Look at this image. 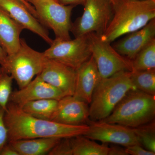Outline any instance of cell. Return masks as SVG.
Masks as SVG:
<instances>
[{
	"label": "cell",
	"instance_id": "cell-23",
	"mask_svg": "<svg viewBox=\"0 0 155 155\" xmlns=\"http://www.w3.org/2000/svg\"><path fill=\"white\" fill-rule=\"evenodd\" d=\"M133 129L140 144L146 149L155 153L154 121Z\"/></svg>",
	"mask_w": 155,
	"mask_h": 155
},
{
	"label": "cell",
	"instance_id": "cell-32",
	"mask_svg": "<svg viewBox=\"0 0 155 155\" xmlns=\"http://www.w3.org/2000/svg\"><path fill=\"white\" fill-rule=\"evenodd\" d=\"M7 56L8 54L7 53L5 52L0 45V65L1 66H3V65L5 64Z\"/></svg>",
	"mask_w": 155,
	"mask_h": 155
},
{
	"label": "cell",
	"instance_id": "cell-33",
	"mask_svg": "<svg viewBox=\"0 0 155 155\" xmlns=\"http://www.w3.org/2000/svg\"><path fill=\"white\" fill-rule=\"evenodd\" d=\"M110 1L112 2V4H113V5H115V4H116V2H117V1L118 0H110Z\"/></svg>",
	"mask_w": 155,
	"mask_h": 155
},
{
	"label": "cell",
	"instance_id": "cell-34",
	"mask_svg": "<svg viewBox=\"0 0 155 155\" xmlns=\"http://www.w3.org/2000/svg\"><path fill=\"white\" fill-rule=\"evenodd\" d=\"M55 1H57V2H58V0H55Z\"/></svg>",
	"mask_w": 155,
	"mask_h": 155
},
{
	"label": "cell",
	"instance_id": "cell-25",
	"mask_svg": "<svg viewBox=\"0 0 155 155\" xmlns=\"http://www.w3.org/2000/svg\"><path fill=\"white\" fill-rule=\"evenodd\" d=\"M48 155H73L70 138L61 139Z\"/></svg>",
	"mask_w": 155,
	"mask_h": 155
},
{
	"label": "cell",
	"instance_id": "cell-3",
	"mask_svg": "<svg viewBox=\"0 0 155 155\" xmlns=\"http://www.w3.org/2000/svg\"><path fill=\"white\" fill-rule=\"evenodd\" d=\"M130 75L131 72L124 71L101 79L94 91L89 107L90 121L105 119L128 91L136 89Z\"/></svg>",
	"mask_w": 155,
	"mask_h": 155
},
{
	"label": "cell",
	"instance_id": "cell-10",
	"mask_svg": "<svg viewBox=\"0 0 155 155\" xmlns=\"http://www.w3.org/2000/svg\"><path fill=\"white\" fill-rule=\"evenodd\" d=\"M89 122V128L84 136L92 140L112 143L125 147L140 144L133 128L103 120Z\"/></svg>",
	"mask_w": 155,
	"mask_h": 155
},
{
	"label": "cell",
	"instance_id": "cell-18",
	"mask_svg": "<svg viewBox=\"0 0 155 155\" xmlns=\"http://www.w3.org/2000/svg\"><path fill=\"white\" fill-rule=\"evenodd\" d=\"M61 139L58 137L37 138L19 140L8 142L19 155L48 154Z\"/></svg>",
	"mask_w": 155,
	"mask_h": 155
},
{
	"label": "cell",
	"instance_id": "cell-26",
	"mask_svg": "<svg viewBox=\"0 0 155 155\" xmlns=\"http://www.w3.org/2000/svg\"><path fill=\"white\" fill-rule=\"evenodd\" d=\"M5 110L0 106V151L8 142V130L4 120Z\"/></svg>",
	"mask_w": 155,
	"mask_h": 155
},
{
	"label": "cell",
	"instance_id": "cell-19",
	"mask_svg": "<svg viewBox=\"0 0 155 155\" xmlns=\"http://www.w3.org/2000/svg\"><path fill=\"white\" fill-rule=\"evenodd\" d=\"M73 155H108L109 147L100 144L84 135L70 138Z\"/></svg>",
	"mask_w": 155,
	"mask_h": 155
},
{
	"label": "cell",
	"instance_id": "cell-13",
	"mask_svg": "<svg viewBox=\"0 0 155 155\" xmlns=\"http://www.w3.org/2000/svg\"><path fill=\"white\" fill-rule=\"evenodd\" d=\"M65 96L61 91L37 75L23 88L12 91L9 102L21 108L28 102L45 99L59 101Z\"/></svg>",
	"mask_w": 155,
	"mask_h": 155
},
{
	"label": "cell",
	"instance_id": "cell-20",
	"mask_svg": "<svg viewBox=\"0 0 155 155\" xmlns=\"http://www.w3.org/2000/svg\"><path fill=\"white\" fill-rule=\"evenodd\" d=\"M57 100L45 99L28 102L21 108L26 114L38 119L51 120L58 106Z\"/></svg>",
	"mask_w": 155,
	"mask_h": 155
},
{
	"label": "cell",
	"instance_id": "cell-28",
	"mask_svg": "<svg viewBox=\"0 0 155 155\" xmlns=\"http://www.w3.org/2000/svg\"><path fill=\"white\" fill-rule=\"evenodd\" d=\"M0 155H19L13 146L8 142L0 151Z\"/></svg>",
	"mask_w": 155,
	"mask_h": 155
},
{
	"label": "cell",
	"instance_id": "cell-22",
	"mask_svg": "<svg viewBox=\"0 0 155 155\" xmlns=\"http://www.w3.org/2000/svg\"><path fill=\"white\" fill-rule=\"evenodd\" d=\"M130 78L137 89L155 96V69L132 71Z\"/></svg>",
	"mask_w": 155,
	"mask_h": 155
},
{
	"label": "cell",
	"instance_id": "cell-31",
	"mask_svg": "<svg viewBox=\"0 0 155 155\" xmlns=\"http://www.w3.org/2000/svg\"><path fill=\"white\" fill-rule=\"evenodd\" d=\"M17 1H18L19 2L21 3L23 6H25V8H26L27 10H28L35 17H36L37 19H38L36 11H35V9L33 6H32L31 4L28 3L26 0H17Z\"/></svg>",
	"mask_w": 155,
	"mask_h": 155
},
{
	"label": "cell",
	"instance_id": "cell-24",
	"mask_svg": "<svg viewBox=\"0 0 155 155\" xmlns=\"http://www.w3.org/2000/svg\"><path fill=\"white\" fill-rule=\"evenodd\" d=\"M14 79L2 67H0V106L6 110L12 92Z\"/></svg>",
	"mask_w": 155,
	"mask_h": 155
},
{
	"label": "cell",
	"instance_id": "cell-17",
	"mask_svg": "<svg viewBox=\"0 0 155 155\" xmlns=\"http://www.w3.org/2000/svg\"><path fill=\"white\" fill-rule=\"evenodd\" d=\"M23 26L0 8V45L7 54L16 52L20 46Z\"/></svg>",
	"mask_w": 155,
	"mask_h": 155
},
{
	"label": "cell",
	"instance_id": "cell-4",
	"mask_svg": "<svg viewBox=\"0 0 155 155\" xmlns=\"http://www.w3.org/2000/svg\"><path fill=\"white\" fill-rule=\"evenodd\" d=\"M155 116V96L136 89L128 91L103 121L135 128L153 122Z\"/></svg>",
	"mask_w": 155,
	"mask_h": 155
},
{
	"label": "cell",
	"instance_id": "cell-29",
	"mask_svg": "<svg viewBox=\"0 0 155 155\" xmlns=\"http://www.w3.org/2000/svg\"><path fill=\"white\" fill-rule=\"evenodd\" d=\"M108 155H128L125 148L118 146L109 147Z\"/></svg>",
	"mask_w": 155,
	"mask_h": 155
},
{
	"label": "cell",
	"instance_id": "cell-12",
	"mask_svg": "<svg viewBox=\"0 0 155 155\" xmlns=\"http://www.w3.org/2000/svg\"><path fill=\"white\" fill-rule=\"evenodd\" d=\"M51 120L65 125H86L90 121L88 104L73 95L65 96L58 101Z\"/></svg>",
	"mask_w": 155,
	"mask_h": 155
},
{
	"label": "cell",
	"instance_id": "cell-21",
	"mask_svg": "<svg viewBox=\"0 0 155 155\" xmlns=\"http://www.w3.org/2000/svg\"><path fill=\"white\" fill-rule=\"evenodd\" d=\"M131 61L132 71L155 69V39L142 49Z\"/></svg>",
	"mask_w": 155,
	"mask_h": 155
},
{
	"label": "cell",
	"instance_id": "cell-6",
	"mask_svg": "<svg viewBox=\"0 0 155 155\" xmlns=\"http://www.w3.org/2000/svg\"><path fill=\"white\" fill-rule=\"evenodd\" d=\"M83 14L72 22L70 32L75 38L94 33L101 36L110 24L114 5L110 0H86Z\"/></svg>",
	"mask_w": 155,
	"mask_h": 155
},
{
	"label": "cell",
	"instance_id": "cell-7",
	"mask_svg": "<svg viewBox=\"0 0 155 155\" xmlns=\"http://www.w3.org/2000/svg\"><path fill=\"white\" fill-rule=\"evenodd\" d=\"M35 9L38 19L53 31L55 38L71 39V15L75 5H63L55 0H26Z\"/></svg>",
	"mask_w": 155,
	"mask_h": 155
},
{
	"label": "cell",
	"instance_id": "cell-11",
	"mask_svg": "<svg viewBox=\"0 0 155 155\" xmlns=\"http://www.w3.org/2000/svg\"><path fill=\"white\" fill-rule=\"evenodd\" d=\"M38 76L46 82L58 89L66 96L73 95L76 70L58 61L46 58Z\"/></svg>",
	"mask_w": 155,
	"mask_h": 155
},
{
	"label": "cell",
	"instance_id": "cell-5",
	"mask_svg": "<svg viewBox=\"0 0 155 155\" xmlns=\"http://www.w3.org/2000/svg\"><path fill=\"white\" fill-rule=\"evenodd\" d=\"M46 60L43 52L33 49L21 38L19 49L8 55L5 64L1 67L11 75L21 89L41 72Z\"/></svg>",
	"mask_w": 155,
	"mask_h": 155
},
{
	"label": "cell",
	"instance_id": "cell-15",
	"mask_svg": "<svg viewBox=\"0 0 155 155\" xmlns=\"http://www.w3.org/2000/svg\"><path fill=\"white\" fill-rule=\"evenodd\" d=\"M113 46L119 54L132 61L142 49L155 39V19L129 34Z\"/></svg>",
	"mask_w": 155,
	"mask_h": 155
},
{
	"label": "cell",
	"instance_id": "cell-2",
	"mask_svg": "<svg viewBox=\"0 0 155 155\" xmlns=\"http://www.w3.org/2000/svg\"><path fill=\"white\" fill-rule=\"evenodd\" d=\"M155 19V0H118L111 22L101 38L112 43Z\"/></svg>",
	"mask_w": 155,
	"mask_h": 155
},
{
	"label": "cell",
	"instance_id": "cell-16",
	"mask_svg": "<svg viewBox=\"0 0 155 155\" xmlns=\"http://www.w3.org/2000/svg\"><path fill=\"white\" fill-rule=\"evenodd\" d=\"M92 56L76 70V80L73 96L90 104L95 88L101 79Z\"/></svg>",
	"mask_w": 155,
	"mask_h": 155
},
{
	"label": "cell",
	"instance_id": "cell-27",
	"mask_svg": "<svg viewBox=\"0 0 155 155\" xmlns=\"http://www.w3.org/2000/svg\"><path fill=\"white\" fill-rule=\"evenodd\" d=\"M128 155H155V153L150 151L143 147L140 144H134L125 147Z\"/></svg>",
	"mask_w": 155,
	"mask_h": 155
},
{
	"label": "cell",
	"instance_id": "cell-14",
	"mask_svg": "<svg viewBox=\"0 0 155 155\" xmlns=\"http://www.w3.org/2000/svg\"><path fill=\"white\" fill-rule=\"evenodd\" d=\"M0 8L24 29L37 35L50 45L52 43L53 40L44 25L18 1L0 0Z\"/></svg>",
	"mask_w": 155,
	"mask_h": 155
},
{
	"label": "cell",
	"instance_id": "cell-9",
	"mask_svg": "<svg viewBox=\"0 0 155 155\" xmlns=\"http://www.w3.org/2000/svg\"><path fill=\"white\" fill-rule=\"evenodd\" d=\"M46 58L76 70L91 56L88 35L67 40L55 38L43 52Z\"/></svg>",
	"mask_w": 155,
	"mask_h": 155
},
{
	"label": "cell",
	"instance_id": "cell-30",
	"mask_svg": "<svg viewBox=\"0 0 155 155\" xmlns=\"http://www.w3.org/2000/svg\"><path fill=\"white\" fill-rule=\"evenodd\" d=\"M58 2L60 4L63 5H84L86 0H58Z\"/></svg>",
	"mask_w": 155,
	"mask_h": 155
},
{
	"label": "cell",
	"instance_id": "cell-8",
	"mask_svg": "<svg viewBox=\"0 0 155 155\" xmlns=\"http://www.w3.org/2000/svg\"><path fill=\"white\" fill-rule=\"evenodd\" d=\"M88 37L91 55L101 78L110 77L119 72H132V61L118 52L111 43L104 41L95 33L89 34Z\"/></svg>",
	"mask_w": 155,
	"mask_h": 155
},
{
	"label": "cell",
	"instance_id": "cell-1",
	"mask_svg": "<svg viewBox=\"0 0 155 155\" xmlns=\"http://www.w3.org/2000/svg\"><path fill=\"white\" fill-rule=\"evenodd\" d=\"M8 130V142L37 138H71L84 135L88 125H65L38 119L26 114L22 108L9 102L4 116Z\"/></svg>",
	"mask_w": 155,
	"mask_h": 155
}]
</instances>
